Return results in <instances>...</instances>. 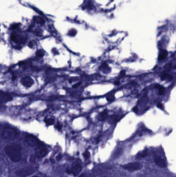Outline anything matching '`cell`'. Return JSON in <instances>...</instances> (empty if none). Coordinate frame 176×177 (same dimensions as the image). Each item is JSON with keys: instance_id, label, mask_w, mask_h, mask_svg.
Returning a JSON list of instances; mask_svg holds the SVG:
<instances>
[{"instance_id": "6da1fadb", "label": "cell", "mask_w": 176, "mask_h": 177, "mask_svg": "<svg viewBox=\"0 0 176 177\" xmlns=\"http://www.w3.org/2000/svg\"><path fill=\"white\" fill-rule=\"evenodd\" d=\"M4 151L7 156L13 162H19L22 159V148L19 144H11L6 146Z\"/></svg>"}, {"instance_id": "7a4b0ae2", "label": "cell", "mask_w": 176, "mask_h": 177, "mask_svg": "<svg viewBox=\"0 0 176 177\" xmlns=\"http://www.w3.org/2000/svg\"><path fill=\"white\" fill-rule=\"evenodd\" d=\"M38 167L34 165H28L18 168L15 171L16 175L19 177H26L35 173L38 170Z\"/></svg>"}, {"instance_id": "3957f363", "label": "cell", "mask_w": 176, "mask_h": 177, "mask_svg": "<svg viewBox=\"0 0 176 177\" xmlns=\"http://www.w3.org/2000/svg\"><path fill=\"white\" fill-rule=\"evenodd\" d=\"M16 130L11 128H6L3 130L1 136L3 139L12 140L15 139L17 136Z\"/></svg>"}, {"instance_id": "277c9868", "label": "cell", "mask_w": 176, "mask_h": 177, "mask_svg": "<svg viewBox=\"0 0 176 177\" xmlns=\"http://www.w3.org/2000/svg\"><path fill=\"white\" fill-rule=\"evenodd\" d=\"M82 171V166L78 162H75L72 164L70 168H68L66 173L68 174H72L74 176H77Z\"/></svg>"}, {"instance_id": "5b68a950", "label": "cell", "mask_w": 176, "mask_h": 177, "mask_svg": "<svg viewBox=\"0 0 176 177\" xmlns=\"http://www.w3.org/2000/svg\"><path fill=\"white\" fill-rule=\"evenodd\" d=\"M121 166L125 169L129 171H139L143 168V165L138 162H131Z\"/></svg>"}, {"instance_id": "8992f818", "label": "cell", "mask_w": 176, "mask_h": 177, "mask_svg": "<svg viewBox=\"0 0 176 177\" xmlns=\"http://www.w3.org/2000/svg\"><path fill=\"white\" fill-rule=\"evenodd\" d=\"M26 141L29 146L35 148L43 145L39 139L31 135L27 136L26 137Z\"/></svg>"}, {"instance_id": "52a82bcc", "label": "cell", "mask_w": 176, "mask_h": 177, "mask_svg": "<svg viewBox=\"0 0 176 177\" xmlns=\"http://www.w3.org/2000/svg\"><path fill=\"white\" fill-rule=\"evenodd\" d=\"M47 148L43 145L38 147L36 148L35 151V157L37 158H41L44 157L47 154Z\"/></svg>"}, {"instance_id": "ba28073f", "label": "cell", "mask_w": 176, "mask_h": 177, "mask_svg": "<svg viewBox=\"0 0 176 177\" xmlns=\"http://www.w3.org/2000/svg\"><path fill=\"white\" fill-rule=\"evenodd\" d=\"M21 83L25 87H29L33 85L34 81L31 77L25 76L21 79Z\"/></svg>"}, {"instance_id": "9c48e42d", "label": "cell", "mask_w": 176, "mask_h": 177, "mask_svg": "<svg viewBox=\"0 0 176 177\" xmlns=\"http://www.w3.org/2000/svg\"><path fill=\"white\" fill-rule=\"evenodd\" d=\"M154 161L155 163L161 168H164L166 167V164L164 159L160 155H156L154 157Z\"/></svg>"}, {"instance_id": "30bf717a", "label": "cell", "mask_w": 176, "mask_h": 177, "mask_svg": "<svg viewBox=\"0 0 176 177\" xmlns=\"http://www.w3.org/2000/svg\"><path fill=\"white\" fill-rule=\"evenodd\" d=\"M12 99V97L9 94L0 91V102H6Z\"/></svg>"}, {"instance_id": "8fae6325", "label": "cell", "mask_w": 176, "mask_h": 177, "mask_svg": "<svg viewBox=\"0 0 176 177\" xmlns=\"http://www.w3.org/2000/svg\"><path fill=\"white\" fill-rule=\"evenodd\" d=\"M167 55H168V52L166 50H161L159 54H158V60L159 61H162L164 60L166 58Z\"/></svg>"}, {"instance_id": "7c38bea8", "label": "cell", "mask_w": 176, "mask_h": 177, "mask_svg": "<svg viewBox=\"0 0 176 177\" xmlns=\"http://www.w3.org/2000/svg\"><path fill=\"white\" fill-rule=\"evenodd\" d=\"M173 77L172 75L168 74H164L161 76V80L162 81L167 80L168 81H172Z\"/></svg>"}, {"instance_id": "4fadbf2b", "label": "cell", "mask_w": 176, "mask_h": 177, "mask_svg": "<svg viewBox=\"0 0 176 177\" xmlns=\"http://www.w3.org/2000/svg\"><path fill=\"white\" fill-rule=\"evenodd\" d=\"M156 87L158 90V94L160 95H163L164 92L165 91V88L163 87V86L160 85H156Z\"/></svg>"}, {"instance_id": "5bb4252c", "label": "cell", "mask_w": 176, "mask_h": 177, "mask_svg": "<svg viewBox=\"0 0 176 177\" xmlns=\"http://www.w3.org/2000/svg\"><path fill=\"white\" fill-rule=\"evenodd\" d=\"M107 109L104 110L102 112H101L100 116H99V118H101L100 119V120L101 121H103L104 120L105 118L107 117Z\"/></svg>"}, {"instance_id": "9a60e30c", "label": "cell", "mask_w": 176, "mask_h": 177, "mask_svg": "<svg viewBox=\"0 0 176 177\" xmlns=\"http://www.w3.org/2000/svg\"><path fill=\"white\" fill-rule=\"evenodd\" d=\"M147 150L143 151L142 152L138 153V154L136 155V158L137 159H140V158H143L147 156Z\"/></svg>"}, {"instance_id": "2e32d148", "label": "cell", "mask_w": 176, "mask_h": 177, "mask_svg": "<svg viewBox=\"0 0 176 177\" xmlns=\"http://www.w3.org/2000/svg\"><path fill=\"white\" fill-rule=\"evenodd\" d=\"M45 122L47 124L48 126H51L53 125L54 123V120L52 118H50V119H46L45 120Z\"/></svg>"}, {"instance_id": "e0dca14e", "label": "cell", "mask_w": 176, "mask_h": 177, "mask_svg": "<svg viewBox=\"0 0 176 177\" xmlns=\"http://www.w3.org/2000/svg\"><path fill=\"white\" fill-rule=\"evenodd\" d=\"M36 55L39 58H42L43 56H44L45 55V52L44 51L42 50H38L37 51L36 53Z\"/></svg>"}, {"instance_id": "ac0fdd59", "label": "cell", "mask_w": 176, "mask_h": 177, "mask_svg": "<svg viewBox=\"0 0 176 177\" xmlns=\"http://www.w3.org/2000/svg\"><path fill=\"white\" fill-rule=\"evenodd\" d=\"M29 161L30 163L32 164H35L36 163V157L34 155H31L29 157Z\"/></svg>"}, {"instance_id": "d6986e66", "label": "cell", "mask_w": 176, "mask_h": 177, "mask_svg": "<svg viewBox=\"0 0 176 177\" xmlns=\"http://www.w3.org/2000/svg\"><path fill=\"white\" fill-rule=\"evenodd\" d=\"M83 157L85 158V159H88L89 157H90V152H89L88 151H86L85 152L83 153Z\"/></svg>"}, {"instance_id": "ffe728a7", "label": "cell", "mask_w": 176, "mask_h": 177, "mask_svg": "<svg viewBox=\"0 0 176 177\" xmlns=\"http://www.w3.org/2000/svg\"><path fill=\"white\" fill-rule=\"evenodd\" d=\"M156 106H157V107L158 108H160L161 109H162V110H164L163 109H164V107H163V105L162 104L160 103V102H159L157 104V105H156Z\"/></svg>"}, {"instance_id": "44dd1931", "label": "cell", "mask_w": 176, "mask_h": 177, "mask_svg": "<svg viewBox=\"0 0 176 177\" xmlns=\"http://www.w3.org/2000/svg\"><path fill=\"white\" fill-rule=\"evenodd\" d=\"M62 159V155L61 154H58L57 156H56V159L57 161H60V159Z\"/></svg>"}, {"instance_id": "7402d4cb", "label": "cell", "mask_w": 176, "mask_h": 177, "mask_svg": "<svg viewBox=\"0 0 176 177\" xmlns=\"http://www.w3.org/2000/svg\"><path fill=\"white\" fill-rule=\"evenodd\" d=\"M133 111L134 112H135V113H138V108L137 106H135L133 108Z\"/></svg>"}, {"instance_id": "603a6c76", "label": "cell", "mask_w": 176, "mask_h": 177, "mask_svg": "<svg viewBox=\"0 0 176 177\" xmlns=\"http://www.w3.org/2000/svg\"><path fill=\"white\" fill-rule=\"evenodd\" d=\"M62 128V125L60 124L57 123V124L56 125V128H57L58 130H60V129Z\"/></svg>"}, {"instance_id": "cb8c5ba5", "label": "cell", "mask_w": 176, "mask_h": 177, "mask_svg": "<svg viewBox=\"0 0 176 177\" xmlns=\"http://www.w3.org/2000/svg\"><path fill=\"white\" fill-rule=\"evenodd\" d=\"M81 84V82L79 83H76V84H75V85L73 86V87H74V88H76V87H78L79 85H80Z\"/></svg>"}, {"instance_id": "d4e9b609", "label": "cell", "mask_w": 176, "mask_h": 177, "mask_svg": "<svg viewBox=\"0 0 176 177\" xmlns=\"http://www.w3.org/2000/svg\"><path fill=\"white\" fill-rule=\"evenodd\" d=\"M125 74H126V71H125V70H123V71H121V73H120V75L121 76H123L125 75Z\"/></svg>"}, {"instance_id": "484cf974", "label": "cell", "mask_w": 176, "mask_h": 177, "mask_svg": "<svg viewBox=\"0 0 176 177\" xmlns=\"http://www.w3.org/2000/svg\"><path fill=\"white\" fill-rule=\"evenodd\" d=\"M115 84L116 85H119V84H120V83H119V81H116V82H115Z\"/></svg>"}, {"instance_id": "4316f807", "label": "cell", "mask_w": 176, "mask_h": 177, "mask_svg": "<svg viewBox=\"0 0 176 177\" xmlns=\"http://www.w3.org/2000/svg\"><path fill=\"white\" fill-rule=\"evenodd\" d=\"M50 161H51L52 163H54V162H55V161H54V159H50Z\"/></svg>"}, {"instance_id": "83f0119b", "label": "cell", "mask_w": 176, "mask_h": 177, "mask_svg": "<svg viewBox=\"0 0 176 177\" xmlns=\"http://www.w3.org/2000/svg\"><path fill=\"white\" fill-rule=\"evenodd\" d=\"M84 174H82V175H80L79 177H84Z\"/></svg>"}, {"instance_id": "f1b7e54d", "label": "cell", "mask_w": 176, "mask_h": 177, "mask_svg": "<svg viewBox=\"0 0 176 177\" xmlns=\"http://www.w3.org/2000/svg\"><path fill=\"white\" fill-rule=\"evenodd\" d=\"M15 79H16V77H13L12 78V80H15Z\"/></svg>"}, {"instance_id": "f546056e", "label": "cell", "mask_w": 176, "mask_h": 177, "mask_svg": "<svg viewBox=\"0 0 176 177\" xmlns=\"http://www.w3.org/2000/svg\"><path fill=\"white\" fill-rule=\"evenodd\" d=\"M1 172V166H0V173Z\"/></svg>"}, {"instance_id": "4dcf8cb0", "label": "cell", "mask_w": 176, "mask_h": 177, "mask_svg": "<svg viewBox=\"0 0 176 177\" xmlns=\"http://www.w3.org/2000/svg\"><path fill=\"white\" fill-rule=\"evenodd\" d=\"M38 177V176H33V177Z\"/></svg>"}, {"instance_id": "1f68e13d", "label": "cell", "mask_w": 176, "mask_h": 177, "mask_svg": "<svg viewBox=\"0 0 176 177\" xmlns=\"http://www.w3.org/2000/svg\"><path fill=\"white\" fill-rule=\"evenodd\" d=\"M105 177V176H104V177Z\"/></svg>"}]
</instances>
